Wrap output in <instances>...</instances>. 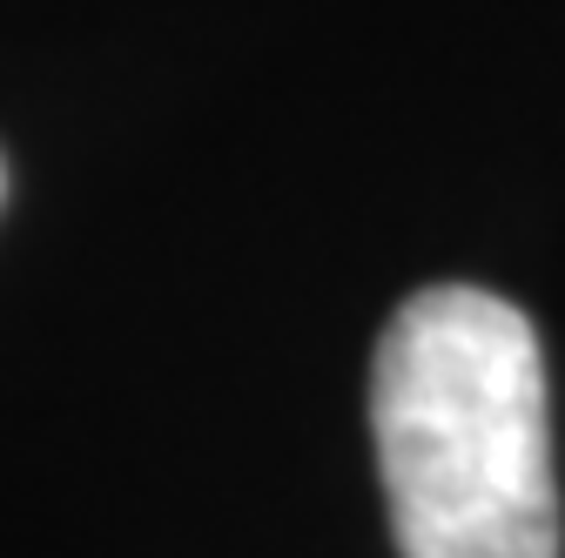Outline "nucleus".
Returning <instances> with one entry per match:
<instances>
[{"label": "nucleus", "mask_w": 565, "mask_h": 558, "mask_svg": "<svg viewBox=\"0 0 565 558\" xmlns=\"http://www.w3.org/2000/svg\"><path fill=\"white\" fill-rule=\"evenodd\" d=\"M0 195H8V169H0Z\"/></svg>", "instance_id": "2"}, {"label": "nucleus", "mask_w": 565, "mask_h": 558, "mask_svg": "<svg viewBox=\"0 0 565 558\" xmlns=\"http://www.w3.org/2000/svg\"><path fill=\"white\" fill-rule=\"evenodd\" d=\"M371 431L404 558H558L545 357L525 310L417 290L371 371Z\"/></svg>", "instance_id": "1"}]
</instances>
